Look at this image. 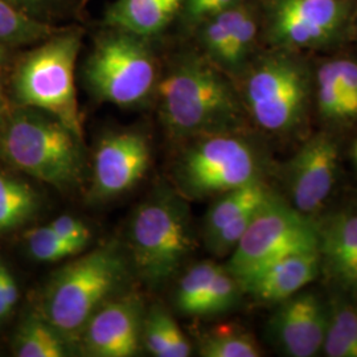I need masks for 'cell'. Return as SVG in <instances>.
<instances>
[{
    "label": "cell",
    "instance_id": "obj_1",
    "mask_svg": "<svg viewBox=\"0 0 357 357\" xmlns=\"http://www.w3.org/2000/svg\"><path fill=\"white\" fill-rule=\"evenodd\" d=\"M159 116L168 135L190 141L238 132L246 123L240 90L204 54H184L158 81Z\"/></svg>",
    "mask_w": 357,
    "mask_h": 357
},
{
    "label": "cell",
    "instance_id": "obj_2",
    "mask_svg": "<svg viewBox=\"0 0 357 357\" xmlns=\"http://www.w3.org/2000/svg\"><path fill=\"white\" fill-rule=\"evenodd\" d=\"M0 158L28 176L68 191L82 183V137L54 115L22 106L0 125Z\"/></svg>",
    "mask_w": 357,
    "mask_h": 357
},
{
    "label": "cell",
    "instance_id": "obj_3",
    "mask_svg": "<svg viewBox=\"0 0 357 357\" xmlns=\"http://www.w3.org/2000/svg\"><path fill=\"white\" fill-rule=\"evenodd\" d=\"M128 274L122 248L115 243L102 245L52 275L41 298L40 314L69 344H78L90 317L118 295Z\"/></svg>",
    "mask_w": 357,
    "mask_h": 357
},
{
    "label": "cell",
    "instance_id": "obj_4",
    "mask_svg": "<svg viewBox=\"0 0 357 357\" xmlns=\"http://www.w3.org/2000/svg\"><path fill=\"white\" fill-rule=\"evenodd\" d=\"M240 77L243 107L258 128L283 135L305 122L314 79L299 52L271 48L252 60Z\"/></svg>",
    "mask_w": 357,
    "mask_h": 357
},
{
    "label": "cell",
    "instance_id": "obj_5",
    "mask_svg": "<svg viewBox=\"0 0 357 357\" xmlns=\"http://www.w3.org/2000/svg\"><path fill=\"white\" fill-rule=\"evenodd\" d=\"M134 266L151 286L166 283L191 255L195 241L183 199L167 188L143 202L128 225Z\"/></svg>",
    "mask_w": 357,
    "mask_h": 357
},
{
    "label": "cell",
    "instance_id": "obj_6",
    "mask_svg": "<svg viewBox=\"0 0 357 357\" xmlns=\"http://www.w3.org/2000/svg\"><path fill=\"white\" fill-rule=\"evenodd\" d=\"M81 50V32H56L43 40L17 65L13 91L20 106L54 115L82 137L77 102L75 69Z\"/></svg>",
    "mask_w": 357,
    "mask_h": 357
},
{
    "label": "cell",
    "instance_id": "obj_7",
    "mask_svg": "<svg viewBox=\"0 0 357 357\" xmlns=\"http://www.w3.org/2000/svg\"><path fill=\"white\" fill-rule=\"evenodd\" d=\"M85 81L102 102L135 107L156 90L158 64L147 38L113 29L94 44L85 64Z\"/></svg>",
    "mask_w": 357,
    "mask_h": 357
},
{
    "label": "cell",
    "instance_id": "obj_8",
    "mask_svg": "<svg viewBox=\"0 0 357 357\" xmlns=\"http://www.w3.org/2000/svg\"><path fill=\"white\" fill-rule=\"evenodd\" d=\"M174 167L178 191L204 199L261 178V160L255 146L238 132L192 139Z\"/></svg>",
    "mask_w": 357,
    "mask_h": 357
},
{
    "label": "cell",
    "instance_id": "obj_9",
    "mask_svg": "<svg viewBox=\"0 0 357 357\" xmlns=\"http://www.w3.org/2000/svg\"><path fill=\"white\" fill-rule=\"evenodd\" d=\"M262 31L271 48L302 52L337 45L349 32L356 0H262Z\"/></svg>",
    "mask_w": 357,
    "mask_h": 357
},
{
    "label": "cell",
    "instance_id": "obj_10",
    "mask_svg": "<svg viewBox=\"0 0 357 357\" xmlns=\"http://www.w3.org/2000/svg\"><path fill=\"white\" fill-rule=\"evenodd\" d=\"M308 250H319L318 225L274 196L230 253L227 268L243 281L282 257Z\"/></svg>",
    "mask_w": 357,
    "mask_h": 357
},
{
    "label": "cell",
    "instance_id": "obj_11",
    "mask_svg": "<svg viewBox=\"0 0 357 357\" xmlns=\"http://www.w3.org/2000/svg\"><path fill=\"white\" fill-rule=\"evenodd\" d=\"M197 28L205 57L228 76L240 77L250 64L262 32L261 10L252 0H240Z\"/></svg>",
    "mask_w": 357,
    "mask_h": 357
},
{
    "label": "cell",
    "instance_id": "obj_12",
    "mask_svg": "<svg viewBox=\"0 0 357 357\" xmlns=\"http://www.w3.org/2000/svg\"><path fill=\"white\" fill-rule=\"evenodd\" d=\"M150 160V143L142 132L119 131L106 135L94 153L90 196L103 202L126 193L143 178Z\"/></svg>",
    "mask_w": 357,
    "mask_h": 357
},
{
    "label": "cell",
    "instance_id": "obj_13",
    "mask_svg": "<svg viewBox=\"0 0 357 357\" xmlns=\"http://www.w3.org/2000/svg\"><path fill=\"white\" fill-rule=\"evenodd\" d=\"M143 319L139 295H116L90 317L78 344L88 356H135L141 345Z\"/></svg>",
    "mask_w": 357,
    "mask_h": 357
},
{
    "label": "cell",
    "instance_id": "obj_14",
    "mask_svg": "<svg viewBox=\"0 0 357 357\" xmlns=\"http://www.w3.org/2000/svg\"><path fill=\"white\" fill-rule=\"evenodd\" d=\"M339 147L328 134L320 132L302 146L287 169V188L293 206L310 216L318 212L336 183Z\"/></svg>",
    "mask_w": 357,
    "mask_h": 357
},
{
    "label": "cell",
    "instance_id": "obj_15",
    "mask_svg": "<svg viewBox=\"0 0 357 357\" xmlns=\"http://www.w3.org/2000/svg\"><path fill=\"white\" fill-rule=\"evenodd\" d=\"M270 324L277 344L287 356H315L326 337L328 306L318 295L299 291L282 301Z\"/></svg>",
    "mask_w": 357,
    "mask_h": 357
},
{
    "label": "cell",
    "instance_id": "obj_16",
    "mask_svg": "<svg viewBox=\"0 0 357 357\" xmlns=\"http://www.w3.org/2000/svg\"><path fill=\"white\" fill-rule=\"evenodd\" d=\"M319 271V250H308L282 257L240 283L259 302L281 303L317 280Z\"/></svg>",
    "mask_w": 357,
    "mask_h": 357
},
{
    "label": "cell",
    "instance_id": "obj_17",
    "mask_svg": "<svg viewBox=\"0 0 357 357\" xmlns=\"http://www.w3.org/2000/svg\"><path fill=\"white\" fill-rule=\"evenodd\" d=\"M318 231L320 268L340 289L357 295V215H333Z\"/></svg>",
    "mask_w": 357,
    "mask_h": 357
},
{
    "label": "cell",
    "instance_id": "obj_18",
    "mask_svg": "<svg viewBox=\"0 0 357 357\" xmlns=\"http://www.w3.org/2000/svg\"><path fill=\"white\" fill-rule=\"evenodd\" d=\"M183 4L184 0H115L105 24L149 40L168 26Z\"/></svg>",
    "mask_w": 357,
    "mask_h": 357
},
{
    "label": "cell",
    "instance_id": "obj_19",
    "mask_svg": "<svg viewBox=\"0 0 357 357\" xmlns=\"http://www.w3.org/2000/svg\"><path fill=\"white\" fill-rule=\"evenodd\" d=\"M274 196L275 195L261 178L221 193L205 216V238L211 237L236 217L268 204Z\"/></svg>",
    "mask_w": 357,
    "mask_h": 357
},
{
    "label": "cell",
    "instance_id": "obj_20",
    "mask_svg": "<svg viewBox=\"0 0 357 357\" xmlns=\"http://www.w3.org/2000/svg\"><path fill=\"white\" fill-rule=\"evenodd\" d=\"M13 354L19 357H64L70 344L40 312L29 314L13 337Z\"/></svg>",
    "mask_w": 357,
    "mask_h": 357
},
{
    "label": "cell",
    "instance_id": "obj_21",
    "mask_svg": "<svg viewBox=\"0 0 357 357\" xmlns=\"http://www.w3.org/2000/svg\"><path fill=\"white\" fill-rule=\"evenodd\" d=\"M142 340L156 357H188L192 348L178 323L163 307L149 310L143 319Z\"/></svg>",
    "mask_w": 357,
    "mask_h": 357
},
{
    "label": "cell",
    "instance_id": "obj_22",
    "mask_svg": "<svg viewBox=\"0 0 357 357\" xmlns=\"http://www.w3.org/2000/svg\"><path fill=\"white\" fill-rule=\"evenodd\" d=\"M40 206L41 197L31 184L0 171V233L22 227Z\"/></svg>",
    "mask_w": 357,
    "mask_h": 357
},
{
    "label": "cell",
    "instance_id": "obj_23",
    "mask_svg": "<svg viewBox=\"0 0 357 357\" xmlns=\"http://www.w3.org/2000/svg\"><path fill=\"white\" fill-rule=\"evenodd\" d=\"M321 351L328 357H357V311L339 298L328 305V326Z\"/></svg>",
    "mask_w": 357,
    "mask_h": 357
},
{
    "label": "cell",
    "instance_id": "obj_24",
    "mask_svg": "<svg viewBox=\"0 0 357 357\" xmlns=\"http://www.w3.org/2000/svg\"><path fill=\"white\" fill-rule=\"evenodd\" d=\"M53 33L54 28L33 19L8 0H0V45L38 43Z\"/></svg>",
    "mask_w": 357,
    "mask_h": 357
},
{
    "label": "cell",
    "instance_id": "obj_25",
    "mask_svg": "<svg viewBox=\"0 0 357 357\" xmlns=\"http://www.w3.org/2000/svg\"><path fill=\"white\" fill-rule=\"evenodd\" d=\"M204 357H258L262 355L255 337L233 326L217 327L205 332L199 342Z\"/></svg>",
    "mask_w": 357,
    "mask_h": 357
},
{
    "label": "cell",
    "instance_id": "obj_26",
    "mask_svg": "<svg viewBox=\"0 0 357 357\" xmlns=\"http://www.w3.org/2000/svg\"><path fill=\"white\" fill-rule=\"evenodd\" d=\"M220 265L213 261H203L192 266L178 282L175 303L185 315H199L205 294L216 277Z\"/></svg>",
    "mask_w": 357,
    "mask_h": 357
},
{
    "label": "cell",
    "instance_id": "obj_27",
    "mask_svg": "<svg viewBox=\"0 0 357 357\" xmlns=\"http://www.w3.org/2000/svg\"><path fill=\"white\" fill-rule=\"evenodd\" d=\"M315 98L320 116L332 123H343L342 102L343 91L337 72L336 59L320 64L314 78Z\"/></svg>",
    "mask_w": 357,
    "mask_h": 357
},
{
    "label": "cell",
    "instance_id": "obj_28",
    "mask_svg": "<svg viewBox=\"0 0 357 357\" xmlns=\"http://www.w3.org/2000/svg\"><path fill=\"white\" fill-rule=\"evenodd\" d=\"M24 238L28 253L38 262L63 261L84 250L77 245L65 241L48 224L28 230Z\"/></svg>",
    "mask_w": 357,
    "mask_h": 357
},
{
    "label": "cell",
    "instance_id": "obj_29",
    "mask_svg": "<svg viewBox=\"0 0 357 357\" xmlns=\"http://www.w3.org/2000/svg\"><path fill=\"white\" fill-rule=\"evenodd\" d=\"M243 291L240 281L227 268H220L205 294L199 315H217L230 310Z\"/></svg>",
    "mask_w": 357,
    "mask_h": 357
},
{
    "label": "cell",
    "instance_id": "obj_30",
    "mask_svg": "<svg viewBox=\"0 0 357 357\" xmlns=\"http://www.w3.org/2000/svg\"><path fill=\"white\" fill-rule=\"evenodd\" d=\"M337 72L343 91L342 118L343 123L357 119V61L352 59H336Z\"/></svg>",
    "mask_w": 357,
    "mask_h": 357
},
{
    "label": "cell",
    "instance_id": "obj_31",
    "mask_svg": "<svg viewBox=\"0 0 357 357\" xmlns=\"http://www.w3.org/2000/svg\"><path fill=\"white\" fill-rule=\"evenodd\" d=\"M65 241L85 249L91 238V231L88 225L76 217L64 215L57 217L48 224Z\"/></svg>",
    "mask_w": 357,
    "mask_h": 357
},
{
    "label": "cell",
    "instance_id": "obj_32",
    "mask_svg": "<svg viewBox=\"0 0 357 357\" xmlns=\"http://www.w3.org/2000/svg\"><path fill=\"white\" fill-rule=\"evenodd\" d=\"M240 0H184L181 11L187 23L199 26L209 16L220 13Z\"/></svg>",
    "mask_w": 357,
    "mask_h": 357
},
{
    "label": "cell",
    "instance_id": "obj_33",
    "mask_svg": "<svg viewBox=\"0 0 357 357\" xmlns=\"http://www.w3.org/2000/svg\"><path fill=\"white\" fill-rule=\"evenodd\" d=\"M0 287L3 293V299L10 315L19 302V287L15 281L11 270L0 259Z\"/></svg>",
    "mask_w": 357,
    "mask_h": 357
},
{
    "label": "cell",
    "instance_id": "obj_34",
    "mask_svg": "<svg viewBox=\"0 0 357 357\" xmlns=\"http://www.w3.org/2000/svg\"><path fill=\"white\" fill-rule=\"evenodd\" d=\"M8 1L20 10H29V8H38V7L47 6L56 0H8Z\"/></svg>",
    "mask_w": 357,
    "mask_h": 357
},
{
    "label": "cell",
    "instance_id": "obj_35",
    "mask_svg": "<svg viewBox=\"0 0 357 357\" xmlns=\"http://www.w3.org/2000/svg\"><path fill=\"white\" fill-rule=\"evenodd\" d=\"M10 317V312L7 311L6 305H4V299H3V293H1V287H0V321H4Z\"/></svg>",
    "mask_w": 357,
    "mask_h": 357
},
{
    "label": "cell",
    "instance_id": "obj_36",
    "mask_svg": "<svg viewBox=\"0 0 357 357\" xmlns=\"http://www.w3.org/2000/svg\"><path fill=\"white\" fill-rule=\"evenodd\" d=\"M3 112H4V106H3V96H1V88H0V125L3 122Z\"/></svg>",
    "mask_w": 357,
    "mask_h": 357
},
{
    "label": "cell",
    "instance_id": "obj_37",
    "mask_svg": "<svg viewBox=\"0 0 357 357\" xmlns=\"http://www.w3.org/2000/svg\"><path fill=\"white\" fill-rule=\"evenodd\" d=\"M4 53H6V50H4V45H0V64H1L3 59H4Z\"/></svg>",
    "mask_w": 357,
    "mask_h": 357
},
{
    "label": "cell",
    "instance_id": "obj_38",
    "mask_svg": "<svg viewBox=\"0 0 357 357\" xmlns=\"http://www.w3.org/2000/svg\"><path fill=\"white\" fill-rule=\"evenodd\" d=\"M355 158H356V162H357V143H356V146H355Z\"/></svg>",
    "mask_w": 357,
    "mask_h": 357
},
{
    "label": "cell",
    "instance_id": "obj_39",
    "mask_svg": "<svg viewBox=\"0 0 357 357\" xmlns=\"http://www.w3.org/2000/svg\"><path fill=\"white\" fill-rule=\"evenodd\" d=\"M355 22H356V26H357V13H356V16H355Z\"/></svg>",
    "mask_w": 357,
    "mask_h": 357
}]
</instances>
